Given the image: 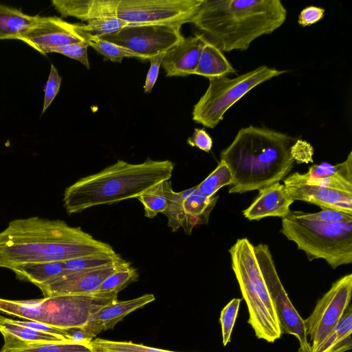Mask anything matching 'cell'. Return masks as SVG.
Returning a JSON list of instances; mask_svg holds the SVG:
<instances>
[{"instance_id": "obj_1", "label": "cell", "mask_w": 352, "mask_h": 352, "mask_svg": "<svg viewBox=\"0 0 352 352\" xmlns=\"http://www.w3.org/2000/svg\"><path fill=\"white\" fill-rule=\"evenodd\" d=\"M108 243L61 220L38 217L10 221L0 232V267L27 263L64 262L79 257L115 254Z\"/></svg>"}, {"instance_id": "obj_2", "label": "cell", "mask_w": 352, "mask_h": 352, "mask_svg": "<svg viewBox=\"0 0 352 352\" xmlns=\"http://www.w3.org/2000/svg\"><path fill=\"white\" fill-rule=\"evenodd\" d=\"M296 141L267 128L250 126L240 129L220 153L233 177L229 193L259 190L285 178L294 165L292 147Z\"/></svg>"}, {"instance_id": "obj_3", "label": "cell", "mask_w": 352, "mask_h": 352, "mask_svg": "<svg viewBox=\"0 0 352 352\" xmlns=\"http://www.w3.org/2000/svg\"><path fill=\"white\" fill-rule=\"evenodd\" d=\"M286 17L279 0H204L192 23L221 52L243 51L280 28Z\"/></svg>"}, {"instance_id": "obj_4", "label": "cell", "mask_w": 352, "mask_h": 352, "mask_svg": "<svg viewBox=\"0 0 352 352\" xmlns=\"http://www.w3.org/2000/svg\"><path fill=\"white\" fill-rule=\"evenodd\" d=\"M175 164L148 158L142 163L118 160L101 171L82 177L67 187L63 205L69 214L96 206L137 198L159 184L169 180Z\"/></svg>"}, {"instance_id": "obj_5", "label": "cell", "mask_w": 352, "mask_h": 352, "mask_svg": "<svg viewBox=\"0 0 352 352\" xmlns=\"http://www.w3.org/2000/svg\"><path fill=\"white\" fill-rule=\"evenodd\" d=\"M254 246L246 238L230 248L232 267L249 313L248 322L258 339L273 343L282 336L274 305L269 294Z\"/></svg>"}, {"instance_id": "obj_6", "label": "cell", "mask_w": 352, "mask_h": 352, "mask_svg": "<svg viewBox=\"0 0 352 352\" xmlns=\"http://www.w3.org/2000/svg\"><path fill=\"white\" fill-rule=\"evenodd\" d=\"M280 232L309 261L324 259L333 269L352 262V221L324 222L291 210L282 218Z\"/></svg>"}, {"instance_id": "obj_7", "label": "cell", "mask_w": 352, "mask_h": 352, "mask_svg": "<svg viewBox=\"0 0 352 352\" xmlns=\"http://www.w3.org/2000/svg\"><path fill=\"white\" fill-rule=\"evenodd\" d=\"M117 299L60 295L32 300L0 298V313L58 328L82 327L98 310Z\"/></svg>"}, {"instance_id": "obj_8", "label": "cell", "mask_w": 352, "mask_h": 352, "mask_svg": "<svg viewBox=\"0 0 352 352\" xmlns=\"http://www.w3.org/2000/svg\"><path fill=\"white\" fill-rule=\"evenodd\" d=\"M285 72L261 65L233 78L220 76L209 79L206 92L194 105L192 120L208 128H214L226 112L251 89Z\"/></svg>"}, {"instance_id": "obj_9", "label": "cell", "mask_w": 352, "mask_h": 352, "mask_svg": "<svg viewBox=\"0 0 352 352\" xmlns=\"http://www.w3.org/2000/svg\"><path fill=\"white\" fill-rule=\"evenodd\" d=\"M204 0H119L116 15L129 25L192 23Z\"/></svg>"}, {"instance_id": "obj_10", "label": "cell", "mask_w": 352, "mask_h": 352, "mask_svg": "<svg viewBox=\"0 0 352 352\" xmlns=\"http://www.w3.org/2000/svg\"><path fill=\"white\" fill-rule=\"evenodd\" d=\"M254 254L278 318L282 334L295 336L299 352H310L303 319L294 307L278 275L269 247L260 243L254 246Z\"/></svg>"}, {"instance_id": "obj_11", "label": "cell", "mask_w": 352, "mask_h": 352, "mask_svg": "<svg viewBox=\"0 0 352 352\" xmlns=\"http://www.w3.org/2000/svg\"><path fill=\"white\" fill-rule=\"evenodd\" d=\"M352 274L335 281L320 299L309 316L303 320L311 350L333 330L351 303Z\"/></svg>"}, {"instance_id": "obj_12", "label": "cell", "mask_w": 352, "mask_h": 352, "mask_svg": "<svg viewBox=\"0 0 352 352\" xmlns=\"http://www.w3.org/2000/svg\"><path fill=\"white\" fill-rule=\"evenodd\" d=\"M102 38L148 60L166 52L184 37L181 27L166 25H129L119 32Z\"/></svg>"}, {"instance_id": "obj_13", "label": "cell", "mask_w": 352, "mask_h": 352, "mask_svg": "<svg viewBox=\"0 0 352 352\" xmlns=\"http://www.w3.org/2000/svg\"><path fill=\"white\" fill-rule=\"evenodd\" d=\"M18 40L44 55L63 45L85 42L79 32L78 23H70L56 16H41Z\"/></svg>"}, {"instance_id": "obj_14", "label": "cell", "mask_w": 352, "mask_h": 352, "mask_svg": "<svg viewBox=\"0 0 352 352\" xmlns=\"http://www.w3.org/2000/svg\"><path fill=\"white\" fill-rule=\"evenodd\" d=\"M130 265L122 262L103 267L65 273L37 287L44 297L60 295H92L112 273Z\"/></svg>"}, {"instance_id": "obj_15", "label": "cell", "mask_w": 352, "mask_h": 352, "mask_svg": "<svg viewBox=\"0 0 352 352\" xmlns=\"http://www.w3.org/2000/svg\"><path fill=\"white\" fill-rule=\"evenodd\" d=\"M283 184L292 198L352 214V192L308 184L302 180L298 172L287 176Z\"/></svg>"}, {"instance_id": "obj_16", "label": "cell", "mask_w": 352, "mask_h": 352, "mask_svg": "<svg viewBox=\"0 0 352 352\" xmlns=\"http://www.w3.org/2000/svg\"><path fill=\"white\" fill-rule=\"evenodd\" d=\"M155 299L153 294H146L128 300H115L96 311L82 327L94 338L102 331L113 329L126 316Z\"/></svg>"}, {"instance_id": "obj_17", "label": "cell", "mask_w": 352, "mask_h": 352, "mask_svg": "<svg viewBox=\"0 0 352 352\" xmlns=\"http://www.w3.org/2000/svg\"><path fill=\"white\" fill-rule=\"evenodd\" d=\"M204 45L199 33L184 38L164 54L161 65L166 76H186L194 74Z\"/></svg>"}, {"instance_id": "obj_18", "label": "cell", "mask_w": 352, "mask_h": 352, "mask_svg": "<svg viewBox=\"0 0 352 352\" xmlns=\"http://www.w3.org/2000/svg\"><path fill=\"white\" fill-rule=\"evenodd\" d=\"M294 201L284 184L275 183L259 190L258 196L243 214L250 221L270 217L283 218L291 211L289 208Z\"/></svg>"}, {"instance_id": "obj_19", "label": "cell", "mask_w": 352, "mask_h": 352, "mask_svg": "<svg viewBox=\"0 0 352 352\" xmlns=\"http://www.w3.org/2000/svg\"><path fill=\"white\" fill-rule=\"evenodd\" d=\"M119 0H52L63 17L72 16L89 21L104 16H117Z\"/></svg>"}, {"instance_id": "obj_20", "label": "cell", "mask_w": 352, "mask_h": 352, "mask_svg": "<svg viewBox=\"0 0 352 352\" xmlns=\"http://www.w3.org/2000/svg\"><path fill=\"white\" fill-rule=\"evenodd\" d=\"M218 198V196L206 197L197 190V186L192 187V191L183 201V208L186 216L183 228L187 234H190L192 228L197 225L208 222L209 215Z\"/></svg>"}, {"instance_id": "obj_21", "label": "cell", "mask_w": 352, "mask_h": 352, "mask_svg": "<svg viewBox=\"0 0 352 352\" xmlns=\"http://www.w3.org/2000/svg\"><path fill=\"white\" fill-rule=\"evenodd\" d=\"M352 307L350 303L339 322L310 352H345L352 348Z\"/></svg>"}, {"instance_id": "obj_22", "label": "cell", "mask_w": 352, "mask_h": 352, "mask_svg": "<svg viewBox=\"0 0 352 352\" xmlns=\"http://www.w3.org/2000/svg\"><path fill=\"white\" fill-rule=\"evenodd\" d=\"M203 39L204 45L194 74L210 79L227 76L230 74L235 73V69L228 60L223 52L204 38Z\"/></svg>"}, {"instance_id": "obj_23", "label": "cell", "mask_w": 352, "mask_h": 352, "mask_svg": "<svg viewBox=\"0 0 352 352\" xmlns=\"http://www.w3.org/2000/svg\"><path fill=\"white\" fill-rule=\"evenodd\" d=\"M40 16H32L21 10L0 3V40L17 39L32 28Z\"/></svg>"}, {"instance_id": "obj_24", "label": "cell", "mask_w": 352, "mask_h": 352, "mask_svg": "<svg viewBox=\"0 0 352 352\" xmlns=\"http://www.w3.org/2000/svg\"><path fill=\"white\" fill-rule=\"evenodd\" d=\"M0 333L4 341L25 343L49 342L68 340L19 324L16 320L0 315Z\"/></svg>"}, {"instance_id": "obj_25", "label": "cell", "mask_w": 352, "mask_h": 352, "mask_svg": "<svg viewBox=\"0 0 352 352\" xmlns=\"http://www.w3.org/2000/svg\"><path fill=\"white\" fill-rule=\"evenodd\" d=\"M0 352H97L90 344H78L70 340L25 343L4 341Z\"/></svg>"}, {"instance_id": "obj_26", "label": "cell", "mask_w": 352, "mask_h": 352, "mask_svg": "<svg viewBox=\"0 0 352 352\" xmlns=\"http://www.w3.org/2000/svg\"><path fill=\"white\" fill-rule=\"evenodd\" d=\"M18 278L38 286L46 281L65 274L64 262L27 263L9 268Z\"/></svg>"}, {"instance_id": "obj_27", "label": "cell", "mask_w": 352, "mask_h": 352, "mask_svg": "<svg viewBox=\"0 0 352 352\" xmlns=\"http://www.w3.org/2000/svg\"><path fill=\"white\" fill-rule=\"evenodd\" d=\"M138 276L136 270L131 265L120 269L110 274L100 285L93 296L117 299L118 294Z\"/></svg>"}, {"instance_id": "obj_28", "label": "cell", "mask_w": 352, "mask_h": 352, "mask_svg": "<svg viewBox=\"0 0 352 352\" xmlns=\"http://www.w3.org/2000/svg\"><path fill=\"white\" fill-rule=\"evenodd\" d=\"M168 197V204L163 212L168 218V226L173 232H176L180 227L184 228L186 216L183 208V201L192 191V188L177 192L173 191L170 180L164 182Z\"/></svg>"}, {"instance_id": "obj_29", "label": "cell", "mask_w": 352, "mask_h": 352, "mask_svg": "<svg viewBox=\"0 0 352 352\" xmlns=\"http://www.w3.org/2000/svg\"><path fill=\"white\" fill-rule=\"evenodd\" d=\"M78 30L80 35L89 46H91L105 58L112 62L121 63L122 59L125 57L140 58L137 54L124 47L102 38L84 32L80 30V24H78Z\"/></svg>"}, {"instance_id": "obj_30", "label": "cell", "mask_w": 352, "mask_h": 352, "mask_svg": "<svg viewBox=\"0 0 352 352\" xmlns=\"http://www.w3.org/2000/svg\"><path fill=\"white\" fill-rule=\"evenodd\" d=\"M124 261L117 253L89 255L64 261L66 273L106 267Z\"/></svg>"}, {"instance_id": "obj_31", "label": "cell", "mask_w": 352, "mask_h": 352, "mask_svg": "<svg viewBox=\"0 0 352 352\" xmlns=\"http://www.w3.org/2000/svg\"><path fill=\"white\" fill-rule=\"evenodd\" d=\"M233 184V177L228 165L220 160L217 168L197 186V190L204 196L210 198L223 186Z\"/></svg>"}, {"instance_id": "obj_32", "label": "cell", "mask_w": 352, "mask_h": 352, "mask_svg": "<svg viewBox=\"0 0 352 352\" xmlns=\"http://www.w3.org/2000/svg\"><path fill=\"white\" fill-rule=\"evenodd\" d=\"M164 182L137 197L142 204L147 218L152 219L158 213H163L168 206V197Z\"/></svg>"}, {"instance_id": "obj_33", "label": "cell", "mask_w": 352, "mask_h": 352, "mask_svg": "<svg viewBox=\"0 0 352 352\" xmlns=\"http://www.w3.org/2000/svg\"><path fill=\"white\" fill-rule=\"evenodd\" d=\"M91 344L97 352H178L137 344L131 341H116L99 338L94 339Z\"/></svg>"}, {"instance_id": "obj_34", "label": "cell", "mask_w": 352, "mask_h": 352, "mask_svg": "<svg viewBox=\"0 0 352 352\" xmlns=\"http://www.w3.org/2000/svg\"><path fill=\"white\" fill-rule=\"evenodd\" d=\"M129 24L117 16H104L80 24L84 32L97 37L113 34Z\"/></svg>"}, {"instance_id": "obj_35", "label": "cell", "mask_w": 352, "mask_h": 352, "mask_svg": "<svg viewBox=\"0 0 352 352\" xmlns=\"http://www.w3.org/2000/svg\"><path fill=\"white\" fill-rule=\"evenodd\" d=\"M304 174L309 179H320L333 176L352 177V152L349 153L346 160L343 162L336 165L327 162L314 164Z\"/></svg>"}, {"instance_id": "obj_36", "label": "cell", "mask_w": 352, "mask_h": 352, "mask_svg": "<svg viewBox=\"0 0 352 352\" xmlns=\"http://www.w3.org/2000/svg\"><path fill=\"white\" fill-rule=\"evenodd\" d=\"M242 300L243 298H237L232 299L221 311L219 322L221 326L223 344L225 346L231 342L232 329Z\"/></svg>"}, {"instance_id": "obj_37", "label": "cell", "mask_w": 352, "mask_h": 352, "mask_svg": "<svg viewBox=\"0 0 352 352\" xmlns=\"http://www.w3.org/2000/svg\"><path fill=\"white\" fill-rule=\"evenodd\" d=\"M88 44L86 42H78L63 45L54 49L52 52L63 54L81 63L87 69L90 68L87 56Z\"/></svg>"}, {"instance_id": "obj_38", "label": "cell", "mask_w": 352, "mask_h": 352, "mask_svg": "<svg viewBox=\"0 0 352 352\" xmlns=\"http://www.w3.org/2000/svg\"><path fill=\"white\" fill-rule=\"evenodd\" d=\"M61 80L62 78L59 76L57 69L52 64L48 79L44 88L45 94L41 115L45 112L58 94Z\"/></svg>"}, {"instance_id": "obj_39", "label": "cell", "mask_w": 352, "mask_h": 352, "mask_svg": "<svg viewBox=\"0 0 352 352\" xmlns=\"http://www.w3.org/2000/svg\"><path fill=\"white\" fill-rule=\"evenodd\" d=\"M304 213L307 218L324 222L352 221V214L330 208H322L321 211L318 212L309 213L304 212Z\"/></svg>"}, {"instance_id": "obj_40", "label": "cell", "mask_w": 352, "mask_h": 352, "mask_svg": "<svg viewBox=\"0 0 352 352\" xmlns=\"http://www.w3.org/2000/svg\"><path fill=\"white\" fill-rule=\"evenodd\" d=\"M166 52L161 53L148 59L150 62V67L147 72L144 85V91L148 94L151 91L154 85L156 82L159 74L160 67L162 64V59Z\"/></svg>"}, {"instance_id": "obj_41", "label": "cell", "mask_w": 352, "mask_h": 352, "mask_svg": "<svg viewBox=\"0 0 352 352\" xmlns=\"http://www.w3.org/2000/svg\"><path fill=\"white\" fill-rule=\"evenodd\" d=\"M292 154L298 163H308L313 161L314 148L306 141L297 140L292 145Z\"/></svg>"}, {"instance_id": "obj_42", "label": "cell", "mask_w": 352, "mask_h": 352, "mask_svg": "<svg viewBox=\"0 0 352 352\" xmlns=\"http://www.w3.org/2000/svg\"><path fill=\"white\" fill-rule=\"evenodd\" d=\"M324 10L322 8L310 6L304 8L300 13L298 23L303 28L309 26L324 17Z\"/></svg>"}, {"instance_id": "obj_43", "label": "cell", "mask_w": 352, "mask_h": 352, "mask_svg": "<svg viewBox=\"0 0 352 352\" xmlns=\"http://www.w3.org/2000/svg\"><path fill=\"white\" fill-rule=\"evenodd\" d=\"M187 143L205 152H209L212 146V140L204 129H195L192 135L188 138Z\"/></svg>"}, {"instance_id": "obj_44", "label": "cell", "mask_w": 352, "mask_h": 352, "mask_svg": "<svg viewBox=\"0 0 352 352\" xmlns=\"http://www.w3.org/2000/svg\"><path fill=\"white\" fill-rule=\"evenodd\" d=\"M67 338L78 344H90L94 340L83 329V327H74L65 329Z\"/></svg>"}]
</instances>
